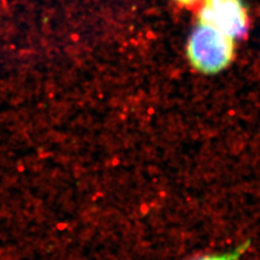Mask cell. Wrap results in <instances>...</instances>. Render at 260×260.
Here are the masks:
<instances>
[{
  "label": "cell",
  "mask_w": 260,
  "mask_h": 260,
  "mask_svg": "<svg viewBox=\"0 0 260 260\" xmlns=\"http://www.w3.org/2000/svg\"><path fill=\"white\" fill-rule=\"evenodd\" d=\"M188 56L193 68L198 71L205 74H215L225 69L233 60V38L200 25L190 37Z\"/></svg>",
  "instance_id": "obj_1"
},
{
  "label": "cell",
  "mask_w": 260,
  "mask_h": 260,
  "mask_svg": "<svg viewBox=\"0 0 260 260\" xmlns=\"http://www.w3.org/2000/svg\"><path fill=\"white\" fill-rule=\"evenodd\" d=\"M200 25L232 38L245 34L247 12L242 0H205L199 12Z\"/></svg>",
  "instance_id": "obj_2"
},
{
  "label": "cell",
  "mask_w": 260,
  "mask_h": 260,
  "mask_svg": "<svg viewBox=\"0 0 260 260\" xmlns=\"http://www.w3.org/2000/svg\"><path fill=\"white\" fill-rule=\"evenodd\" d=\"M247 244L245 245H241L237 249H234L230 253H225V254H220V255H209L199 258L197 260H239L241 255L244 253V250L246 249Z\"/></svg>",
  "instance_id": "obj_3"
},
{
  "label": "cell",
  "mask_w": 260,
  "mask_h": 260,
  "mask_svg": "<svg viewBox=\"0 0 260 260\" xmlns=\"http://www.w3.org/2000/svg\"><path fill=\"white\" fill-rule=\"evenodd\" d=\"M176 2L179 3V4H181V5H184V6H190V5L198 3L199 0H176Z\"/></svg>",
  "instance_id": "obj_4"
}]
</instances>
